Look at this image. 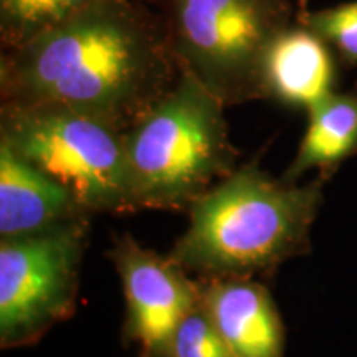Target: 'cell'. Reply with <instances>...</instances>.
<instances>
[{"mask_svg": "<svg viewBox=\"0 0 357 357\" xmlns=\"http://www.w3.org/2000/svg\"><path fill=\"white\" fill-rule=\"evenodd\" d=\"M181 77L149 0H102L0 55L2 105H52L126 131Z\"/></svg>", "mask_w": 357, "mask_h": 357, "instance_id": "obj_1", "label": "cell"}, {"mask_svg": "<svg viewBox=\"0 0 357 357\" xmlns=\"http://www.w3.org/2000/svg\"><path fill=\"white\" fill-rule=\"evenodd\" d=\"M323 181L273 178L257 164L236 167L199 197L169 258L202 280L252 278L311 250Z\"/></svg>", "mask_w": 357, "mask_h": 357, "instance_id": "obj_2", "label": "cell"}, {"mask_svg": "<svg viewBox=\"0 0 357 357\" xmlns=\"http://www.w3.org/2000/svg\"><path fill=\"white\" fill-rule=\"evenodd\" d=\"M223 102L192 75L176 84L124 131L136 211L187 212L236 169Z\"/></svg>", "mask_w": 357, "mask_h": 357, "instance_id": "obj_3", "label": "cell"}, {"mask_svg": "<svg viewBox=\"0 0 357 357\" xmlns=\"http://www.w3.org/2000/svg\"><path fill=\"white\" fill-rule=\"evenodd\" d=\"M166 24L181 71L225 106L263 95V61L293 24L289 0H149Z\"/></svg>", "mask_w": 357, "mask_h": 357, "instance_id": "obj_4", "label": "cell"}, {"mask_svg": "<svg viewBox=\"0 0 357 357\" xmlns=\"http://www.w3.org/2000/svg\"><path fill=\"white\" fill-rule=\"evenodd\" d=\"M0 141L91 215L136 212L121 129L61 106L0 105Z\"/></svg>", "mask_w": 357, "mask_h": 357, "instance_id": "obj_5", "label": "cell"}, {"mask_svg": "<svg viewBox=\"0 0 357 357\" xmlns=\"http://www.w3.org/2000/svg\"><path fill=\"white\" fill-rule=\"evenodd\" d=\"M89 217L0 240V347L37 344L77 306Z\"/></svg>", "mask_w": 357, "mask_h": 357, "instance_id": "obj_6", "label": "cell"}, {"mask_svg": "<svg viewBox=\"0 0 357 357\" xmlns=\"http://www.w3.org/2000/svg\"><path fill=\"white\" fill-rule=\"evenodd\" d=\"M109 258L126 301L124 341L139 346L141 357H171L174 333L199 301L200 281L129 234L116 238Z\"/></svg>", "mask_w": 357, "mask_h": 357, "instance_id": "obj_7", "label": "cell"}, {"mask_svg": "<svg viewBox=\"0 0 357 357\" xmlns=\"http://www.w3.org/2000/svg\"><path fill=\"white\" fill-rule=\"evenodd\" d=\"M204 306L236 357H284V326L273 298L252 278L200 281Z\"/></svg>", "mask_w": 357, "mask_h": 357, "instance_id": "obj_8", "label": "cell"}, {"mask_svg": "<svg viewBox=\"0 0 357 357\" xmlns=\"http://www.w3.org/2000/svg\"><path fill=\"white\" fill-rule=\"evenodd\" d=\"M91 217L68 190L0 141V240Z\"/></svg>", "mask_w": 357, "mask_h": 357, "instance_id": "obj_9", "label": "cell"}, {"mask_svg": "<svg viewBox=\"0 0 357 357\" xmlns=\"http://www.w3.org/2000/svg\"><path fill=\"white\" fill-rule=\"evenodd\" d=\"M263 95L293 109H310L336 91V53L300 22L284 29L263 61Z\"/></svg>", "mask_w": 357, "mask_h": 357, "instance_id": "obj_10", "label": "cell"}, {"mask_svg": "<svg viewBox=\"0 0 357 357\" xmlns=\"http://www.w3.org/2000/svg\"><path fill=\"white\" fill-rule=\"evenodd\" d=\"M357 154V95L324 96L307 109V126L283 178L298 182L310 171L329 177L346 159Z\"/></svg>", "mask_w": 357, "mask_h": 357, "instance_id": "obj_11", "label": "cell"}, {"mask_svg": "<svg viewBox=\"0 0 357 357\" xmlns=\"http://www.w3.org/2000/svg\"><path fill=\"white\" fill-rule=\"evenodd\" d=\"M102 0H0V45L13 50Z\"/></svg>", "mask_w": 357, "mask_h": 357, "instance_id": "obj_12", "label": "cell"}, {"mask_svg": "<svg viewBox=\"0 0 357 357\" xmlns=\"http://www.w3.org/2000/svg\"><path fill=\"white\" fill-rule=\"evenodd\" d=\"M296 22L319 35L342 63L357 66V0L323 10L300 8Z\"/></svg>", "mask_w": 357, "mask_h": 357, "instance_id": "obj_13", "label": "cell"}, {"mask_svg": "<svg viewBox=\"0 0 357 357\" xmlns=\"http://www.w3.org/2000/svg\"><path fill=\"white\" fill-rule=\"evenodd\" d=\"M171 357H236L213 324L202 296L177 326Z\"/></svg>", "mask_w": 357, "mask_h": 357, "instance_id": "obj_14", "label": "cell"}, {"mask_svg": "<svg viewBox=\"0 0 357 357\" xmlns=\"http://www.w3.org/2000/svg\"><path fill=\"white\" fill-rule=\"evenodd\" d=\"M300 8H306V0H300Z\"/></svg>", "mask_w": 357, "mask_h": 357, "instance_id": "obj_15", "label": "cell"}]
</instances>
